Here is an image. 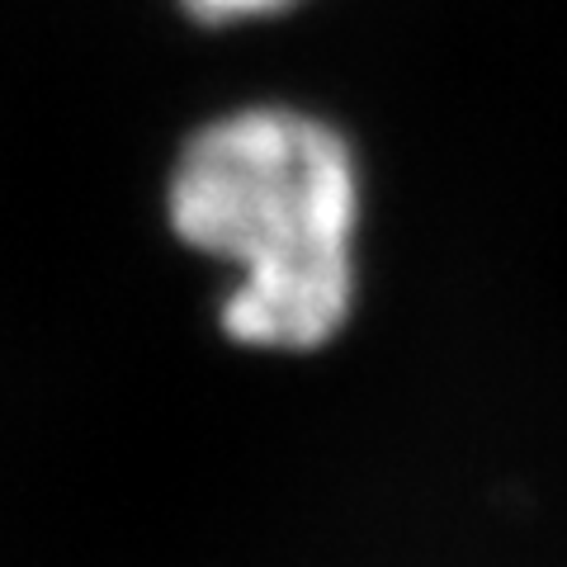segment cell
<instances>
[{
    "label": "cell",
    "instance_id": "cell-2",
    "mask_svg": "<svg viewBox=\"0 0 567 567\" xmlns=\"http://www.w3.org/2000/svg\"><path fill=\"white\" fill-rule=\"evenodd\" d=\"M181 6L199 24L237 29V24H260V20H275V14H289L303 0H181Z\"/></svg>",
    "mask_w": 567,
    "mask_h": 567
},
{
    "label": "cell",
    "instance_id": "cell-1",
    "mask_svg": "<svg viewBox=\"0 0 567 567\" xmlns=\"http://www.w3.org/2000/svg\"><path fill=\"white\" fill-rule=\"evenodd\" d=\"M166 227L233 270V346L312 354L360 308L364 166L341 123L303 104H241L194 128L166 171Z\"/></svg>",
    "mask_w": 567,
    "mask_h": 567
}]
</instances>
